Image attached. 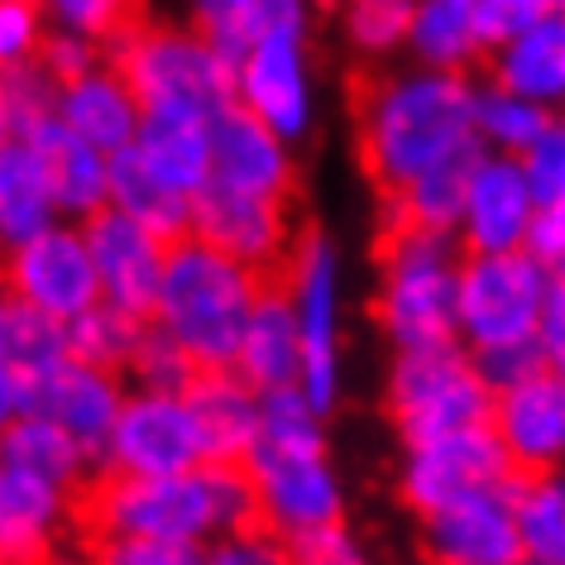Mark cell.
<instances>
[{
  "instance_id": "1",
  "label": "cell",
  "mask_w": 565,
  "mask_h": 565,
  "mask_svg": "<svg viewBox=\"0 0 565 565\" xmlns=\"http://www.w3.org/2000/svg\"><path fill=\"white\" fill-rule=\"evenodd\" d=\"M360 168L379 196L403 192L450 153L475 149V82L436 67H393L364 73L350 87Z\"/></svg>"
},
{
  "instance_id": "2",
  "label": "cell",
  "mask_w": 565,
  "mask_h": 565,
  "mask_svg": "<svg viewBox=\"0 0 565 565\" xmlns=\"http://www.w3.org/2000/svg\"><path fill=\"white\" fill-rule=\"evenodd\" d=\"M307 393H259V436H254L245 475L259 499V518L282 536H298L327 522H345V489L327 456V427Z\"/></svg>"
},
{
  "instance_id": "3",
  "label": "cell",
  "mask_w": 565,
  "mask_h": 565,
  "mask_svg": "<svg viewBox=\"0 0 565 565\" xmlns=\"http://www.w3.org/2000/svg\"><path fill=\"white\" fill-rule=\"evenodd\" d=\"M460 239L446 231L379 221V282H374V327L393 350H422L456 341V282H460Z\"/></svg>"
},
{
  "instance_id": "4",
  "label": "cell",
  "mask_w": 565,
  "mask_h": 565,
  "mask_svg": "<svg viewBox=\"0 0 565 565\" xmlns=\"http://www.w3.org/2000/svg\"><path fill=\"white\" fill-rule=\"evenodd\" d=\"M264 282L225 259L221 249L202 245L196 235L163 249L159 307L153 321L188 350L196 364H235L239 335L249 327V312L259 302Z\"/></svg>"
},
{
  "instance_id": "5",
  "label": "cell",
  "mask_w": 565,
  "mask_h": 565,
  "mask_svg": "<svg viewBox=\"0 0 565 565\" xmlns=\"http://www.w3.org/2000/svg\"><path fill=\"white\" fill-rule=\"evenodd\" d=\"M102 53V73H110L130 92L139 116L153 110H182L196 120H216L225 106H235V63L216 53L196 30H173V24H139L135 34H120Z\"/></svg>"
},
{
  "instance_id": "6",
  "label": "cell",
  "mask_w": 565,
  "mask_h": 565,
  "mask_svg": "<svg viewBox=\"0 0 565 565\" xmlns=\"http://www.w3.org/2000/svg\"><path fill=\"white\" fill-rule=\"evenodd\" d=\"M384 407L403 446L427 436L484 427L493 413V388L479 374V360L460 341L393 350L384 379Z\"/></svg>"
},
{
  "instance_id": "7",
  "label": "cell",
  "mask_w": 565,
  "mask_h": 565,
  "mask_svg": "<svg viewBox=\"0 0 565 565\" xmlns=\"http://www.w3.org/2000/svg\"><path fill=\"white\" fill-rule=\"evenodd\" d=\"M551 292H556L551 264H542L532 249L465 254L456 282V341L470 355L532 345Z\"/></svg>"
},
{
  "instance_id": "8",
  "label": "cell",
  "mask_w": 565,
  "mask_h": 565,
  "mask_svg": "<svg viewBox=\"0 0 565 565\" xmlns=\"http://www.w3.org/2000/svg\"><path fill=\"white\" fill-rule=\"evenodd\" d=\"M282 292L292 298L298 341H302L298 388L327 417L335 398H341V264H335V245L317 225H302L288 274H282Z\"/></svg>"
},
{
  "instance_id": "9",
  "label": "cell",
  "mask_w": 565,
  "mask_h": 565,
  "mask_svg": "<svg viewBox=\"0 0 565 565\" xmlns=\"http://www.w3.org/2000/svg\"><path fill=\"white\" fill-rule=\"evenodd\" d=\"M192 235L249 268L264 288H282L302 225L292 221V196H254L225 182H206L192 196Z\"/></svg>"
},
{
  "instance_id": "10",
  "label": "cell",
  "mask_w": 565,
  "mask_h": 565,
  "mask_svg": "<svg viewBox=\"0 0 565 565\" xmlns=\"http://www.w3.org/2000/svg\"><path fill=\"white\" fill-rule=\"evenodd\" d=\"M513 465H508L499 436L484 427H465V431H446V436H427V441L403 446V465H398V499L413 508L417 518L436 513L441 503L475 493L484 484H508Z\"/></svg>"
},
{
  "instance_id": "11",
  "label": "cell",
  "mask_w": 565,
  "mask_h": 565,
  "mask_svg": "<svg viewBox=\"0 0 565 565\" xmlns=\"http://www.w3.org/2000/svg\"><path fill=\"white\" fill-rule=\"evenodd\" d=\"M422 551L431 565H522L513 479L484 484L422 518Z\"/></svg>"
},
{
  "instance_id": "12",
  "label": "cell",
  "mask_w": 565,
  "mask_h": 565,
  "mask_svg": "<svg viewBox=\"0 0 565 565\" xmlns=\"http://www.w3.org/2000/svg\"><path fill=\"white\" fill-rule=\"evenodd\" d=\"M489 427L499 436L513 475L565 470V379L546 364L493 393Z\"/></svg>"
},
{
  "instance_id": "13",
  "label": "cell",
  "mask_w": 565,
  "mask_h": 565,
  "mask_svg": "<svg viewBox=\"0 0 565 565\" xmlns=\"http://www.w3.org/2000/svg\"><path fill=\"white\" fill-rule=\"evenodd\" d=\"M87 254L96 264L102 302L120 307L130 317H153L159 307V278H163V245L145 225L130 221L120 206H96L87 216Z\"/></svg>"
},
{
  "instance_id": "14",
  "label": "cell",
  "mask_w": 565,
  "mask_h": 565,
  "mask_svg": "<svg viewBox=\"0 0 565 565\" xmlns=\"http://www.w3.org/2000/svg\"><path fill=\"white\" fill-rule=\"evenodd\" d=\"M536 216V192L518 159L508 153H479L465 206L456 221V239L465 254H508L527 249Z\"/></svg>"
},
{
  "instance_id": "15",
  "label": "cell",
  "mask_w": 565,
  "mask_h": 565,
  "mask_svg": "<svg viewBox=\"0 0 565 565\" xmlns=\"http://www.w3.org/2000/svg\"><path fill=\"white\" fill-rule=\"evenodd\" d=\"M235 96L268 130L298 139L312 125V77H307V34H264L235 67Z\"/></svg>"
},
{
  "instance_id": "16",
  "label": "cell",
  "mask_w": 565,
  "mask_h": 565,
  "mask_svg": "<svg viewBox=\"0 0 565 565\" xmlns=\"http://www.w3.org/2000/svg\"><path fill=\"white\" fill-rule=\"evenodd\" d=\"M10 292L34 302L39 312L73 321L87 307L102 302V282H96V264L87 254V239L73 231H39L34 239L10 254L6 268Z\"/></svg>"
},
{
  "instance_id": "17",
  "label": "cell",
  "mask_w": 565,
  "mask_h": 565,
  "mask_svg": "<svg viewBox=\"0 0 565 565\" xmlns=\"http://www.w3.org/2000/svg\"><path fill=\"white\" fill-rule=\"evenodd\" d=\"M120 403H125L120 379H110L102 370H87V364H77V360H67L63 370L39 379L34 388L15 393L20 413H39V417L63 422L92 465L110 460V436H116Z\"/></svg>"
},
{
  "instance_id": "18",
  "label": "cell",
  "mask_w": 565,
  "mask_h": 565,
  "mask_svg": "<svg viewBox=\"0 0 565 565\" xmlns=\"http://www.w3.org/2000/svg\"><path fill=\"white\" fill-rule=\"evenodd\" d=\"M211 135V182L254 196H298V168H292L288 139L254 116L249 106H225L206 125Z\"/></svg>"
},
{
  "instance_id": "19",
  "label": "cell",
  "mask_w": 565,
  "mask_h": 565,
  "mask_svg": "<svg viewBox=\"0 0 565 565\" xmlns=\"http://www.w3.org/2000/svg\"><path fill=\"white\" fill-rule=\"evenodd\" d=\"M110 460L135 475H188L202 465V436L182 398L168 393H139L120 403Z\"/></svg>"
},
{
  "instance_id": "20",
  "label": "cell",
  "mask_w": 565,
  "mask_h": 565,
  "mask_svg": "<svg viewBox=\"0 0 565 565\" xmlns=\"http://www.w3.org/2000/svg\"><path fill=\"white\" fill-rule=\"evenodd\" d=\"M178 398L202 436V465H245L259 436V393L235 374V364H196Z\"/></svg>"
},
{
  "instance_id": "21",
  "label": "cell",
  "mask_w": 565,
  "mask_h": 565,
  "mask_svg": "<svg viewBox=\"0 0 565 565\" xmlns=\"http://www.w3.org/2000/svg\"><path fill=\"white\" fill-rule=\"evenodd\" d=\"M484 67L493 87L536 102L542 110H565V10L493 44Z\"/></svg>"
},
{
  "instance_id": "22",
  "label": "cell",
  "mask_w": 565,
  "mask_h": 565,
  "mask_svg": "<svg viewBox=\"0 0 565 565\" xmlns=\"http://www.w3.org/2000/svg\"><path fill=\"white\" fill-rule=\"evenodd\" d=\"M484 0H417L413 30H407V58L436 73L470 77L489 58Z\"/></svg>"
},
{
  "instance_id": "23",
  "label": "cell",
  "mask_w": 565,
  "mask_h": 565,
  "mask_svg": "<svg viewBox=\"0 0 565 565\" xmlns=\"http://www.w3.org/2000/svg\"><path fill=\"white\" fill-rule=\"evenodd\" d=\"M235 374L254 393L292 388L302 379V341H298V317L292 298L282 288H264L249 312V327L235 350Z\"/></svg>"
},
{
  "instance_id": "24",
  "label": "cell",
  "mask_w": 565,
  "mask_h": 565,
  "mask_svg": "<svg viewBox=\"0 0 565 565\" xmlns=\"http://www.w3.org/2000/svg\"><path fill=\"white\" fill-rule=\"evenodd\" d=\"M106 182H110V196H116V206L130 221L145 225V231L159 239L163 249L192 235V196H182V192L168 188V182L145 163L139 145H125V149L110 153Z\"/></svg>"
},
{
  "instance_id": "25",
  "label": "cell",
  "mask_w": 565,
  "mask_h": 565,
  "mask_svg": "<svg viewBox=\"0 0 565 565\" xmlns=\"http://www.w3.org/2000/svg\"><path fill=\"white\" fill-rule=\"evenodd\" d=\"M39 163L49 173V188H53V206L73 211V216H92L96 206L106 202L110 182H106V168H102V149H92L77 130H67L63 120H49L24 139Z\"/></svg>"
},
{
  "instance_id": "26",
  "label": "cell",
  "mask_w": 565,
  "mask_h": 565,
  "mask_svg": "<svg viewBox=\"0 0 565 565\" xmlns=\"http://www.w3.org/2000/svg\"><path fill=\"white\" fill-rule=\"evenodd\" d=\"M139 153L182 196H196L211 182V135L206 120L196 116H182V110L139 116Z\"/></svg>"
},
{
  "instance_id": "27",
  "label": "cell",
  "mask_w": 565,
  "mask_h": 565,
  "mask_svg": "<svg viewBox=\"0 0 565 565\" xmlns=\"http://www.w3.org/2000/svg\"><path fill=\"white\" fill-rule=\"evenodd\" d=\"M0 360H6L15 393L34 388L39 379H49L53 370H63V364L73 360V350H67V327L58 317L39 312L34 302H24L10 292L6 312H0Z\"/></svg>"
},
{
  "instance_id": "28",
  "label": "cell",
  "mask_w": 565,
  "mask_h": 565,
  "mask_svg": "<svg viewBox=\"0 0 565 565\" xmlns=\"http://www.w3.org/2000/svg\"><path fill=\"white\" fill-rule=\"evenodd\" d=\"M479 153H484L479 145L465 149V153H450L446 163L427 168V173L413 178L403 192L379 196L384 221L388 225H417V231L456 235V221H460V206H465V188H470V173H475Z\"/></svg>"
},
{
  "instance_id": "29",
  "label": "cell",
  "mask_w": 565,
  "mask_h": 565,
  "mask_svg": "<svg viewBox=\"0 0 565 565\" xmlns=\"http://www.w3.org/2000/svg\"><path fill=\"white\" fill-rule=\"evenodd\" d=\"M53 188L30 145H6L0 149V245L20 249L24 239L49 231Z\"/></svg>"
},
{
  "instance_id": "30",
  "label": "cell",
  "mask_w": 565,
  "mask_h": 565,
  "mask_svg": "<svg viewBox=\"0 0 565 565\" xmlns=\"http://www.w3.org/2000/svg\"><path fill=\"white\" fill-rule=\"evenodd\" d=\"M58 110H63L67 130H77L92 149H102V153L125 149L135 139V125H139L135 120L139 106L130 102V92H125L110 73H92L87 82L67 87Z\"/></svg>"
},
{
  "instance_id": "31",
  "label": "cell",
  "mask_w": 565,
  "mask_h": 565,
  "mask_svg": "<svg viewBox=\"0 0 565 565\" xmlns=\"http://www.w3.org/2000/svg\"><path fill=\"white\" fill-rule=\"evenodd\" d=\"M513 508L522 532V565H565V470L518 475Z\"/></svg>"
},
{
  "instance_id": "32",
  "label": "cell",
  "mask_w": 565,
  "mask_h": 565,
  "mask_svg": "<svg viewBox=\"0 0 565 565\" xmlns=\"http://www.w3.org/2000/svg\"><path fill=\"white\" fill-rule=\"evenodd\" d=\"M82 446L73 441V431L53 417L39 413H20V422L0 427V465H20V470H34L53 479V484H73L82 475Z\"/></svg>"
},
{
  "instance_id": "33",
  "label": "cell",
  "mask_w": 565,
  "mask_h": 565,
  "mask_svg": "<svg viewBox=\"0 0 565 565\" xmlns=\"http://www.w3.org/2000/svg\"><path fill=\"white\" fill-rule=\"evenodd\" d=\"M139 331H145V317H130L110 302H96L82 317L67 321V350H73V360L87 364V370L125 379L130 374V355H135Z\"/></svg>"
},
{
  "instance_id": "34",
  "label": "cell",
  "mask_w": 565,
  "mask_h": 565,
  "mask_svg": "<svg viewBox=\"0 0 565 565\" xmlns=\"http://www.w3.org/2000/svg\"><path fill=\"white\" fill-rule=\"evenodd\" d=\"M546 120H551V110H542L536 102H522V96L493 87V82L475 87V139L484 153L518 159V153L542 135Z\"/></svg>"
},
{
  "instance_id": "35",
  "label": "cell",
  "mask_w": 565,
  "mask_h": 565,
  "mask_svg": "<svg viewBox=\"0 0 565 565\" xmlns=\"http://www.w3.org/2000/svg\"><path fill=\"white\" fill-rule=\"evenodd\" d=\"M417 0H345V39L360 58H393L407 49Z\"/></svg>"
},
{
  "instance_id": "36",
  "label": "cell",
  "mask_w": 565,
  "mask_h": 565,
  "mask_svg": "<svg viewBox=\"0 0 565 565\" xmlns=\"http://www.w3.org/2000/svg\"><path fill=\"white\" fill-rule=\"evenodd\" d=\"M67 30H77L82 39H92L96 49L110 44L120 34H135L139 24H149V6L145 0H44Z\"/></svg>"
},
{
  "instance_id": "37",
  "label": "cell",
  "mask_w": 565,
  "mask_h": 565,
  "mask_svg": "<svg viewBox=\"0 0 565 565\" xmlns=\"http://www.w3.org/2000/svg\"><path fill=\"white\" fill-rule=\"evenodd\" d=\"M202 565H298V561H292L288 536L278 527H268L264 518H254L245 527L211 536L202 546Z\"/></svg>"
},
{
  "instance_id": "38",
  "label": "cell",
  "mask_w": 565,
  "mask_h": 565,
  "mask_svg": "<svg viewBox=\"0 0 565 565\" xmlns=\"http://www.w3.org/2000/svg\"><path fill=\"white\" fill-rule=\"evenodd\" d=\"M77 556H87V565H202V542H178V536H106V542L77 551Z\"/></svg>"
},
{
  "instance_id": "39",
  "label": "cell",
  "mask_w": 565,
  "mask_h": 565,
  "mask_svg": "<svg viewBox=\"0 0 565 565\" xmlns=\"http://www.w3.org/2000/svg\"><path fill=\"white\" fill-rule=\"evenodd\" d=\"M192 30L239 67L254 44V0H192Z\"/></svg>"
},
{
  "instance_id": "40",
  "label": "cell",
  "mask_w": 565,
  "mask_h": 565,
  "mask_svg": "<svg viewBox=\"0 0 565 565\" xmlns=\"http://www.w3.org/2000/svg\"><path fill=\"white\" fill-rule=\"evenodd\" d=\"M522 173H527L536 202L556 196L565 188V110H551V120L542 125V135L518 153Z\"/></svg>"
},
{
  "instance_id": "41",
  "label": "cell",
  "mask_w": 565,
  "mask_h": 565,
  "mask_svg": "<svg viewBox=\"0 0 565 565\" xmlns=\"http://www.w3.org/2000/svg\"><path fill=\"white\" fill-rule=\"evenodd\" d=\"M30 58L44 67V73L58 82V87H77L92 73H102V53H96L92 39H73V34H39V44Z\"/></svg>"
},
{
  "instance_id": "42",
  "label": "cell",
  "mask_w": 565,
  "mask_h": 565,
  "mask_svg": "<svg viewBox=\"0 0 565 565\" xmlns=\"http://www.w3.org/2000/svg\"><path fill=\"white\" fill-rule=\"evenodd\" d=\"M39 44V6L34 0H0V73L24 63Z\"/></svg>"
},
{
  "instance_id": "43",
  "label": "cell",
  "mask_w": 565,
  "mask_h": 565,
  "mask_svg": "<svg viewBox=\"0 0 565 565\" xmlns=\"http://www.w3.org/2000/svg\"><path fill=\"white\" fill-rule=\"evenodd\" d=\"M565 10V0H484V24H489V44H503L508 34L527 30V24Z\"/></svg>"
},
{
  "instance_id": "44",
  "label": "cell",
  "mask_w": 565,
  "mask_h": 565,
  "mask_svg": "<svg viewBox=\"0 0 565 565\" xmlns=\"http://www.w3.org/2000/svg\"><path fill=\"white\" fill-rule=\"evenodd\" d=\"M527 249H532L542 264H556L561 254H565V188H561L556 196H546V202H536Z\"/></svg>"
},
{
  "instance_id": "45",
  "label": "cell",
  "mask_w": 565,
  "mask_h": 565,
  "mask_svg": "<svg viewBox=\"0 0 565 565\" xmlns=\"http://www.w3.org/2000/svg\"><path fill=\"white\" fill-rule=\"evenodd\" d=\"M475 360H479V374L489 379L493 393L508 388V384H518V379H527L532 370H542L536 345H503V350H489V355H475Z\"/></svg>"
},
{
  "instance_id": "46",
  "label": "cell",
  "mask_w": 565,
  "mask_h": 565,
  "mask_svg": "<svg viewBox=\"0 0 565 565\" xmlns=\"http://www.w3.org/2000/svg\"><path fill=\"white\" fill-rule=\"evenodd\" d=\"M536 355L551 374L565 379V292H551L546 312H542V327H536Z\"/></svg>"
},
{
  "instance_id": "47",
  "label": "cell",
  "mask_w": 565,
  "mask_h": 565,
  "mask_svg": "<svg viewBox=\"0 0 565 565\" xmlns=\"http://www.w3.org/2000/svg\"><path fill=\"white\" fill-rule=\"evenodd\" d=\"M10 407H15V384H10V370H6V360H0V427H6Z\"/></svg>"
},
{
  "instance_id": "48",
  "label": "cell",
  "mask_w": 565,
  "mask_h": 565,
  "mask_svg": "<svg viewBox=\"0 0 565 565\" xmlns=\"http://www.w3.org/2000/svg\"><path fill=\"white\" fill-rule=\"evenodd\" d=\"M551 282H556V292H565V254L551 264Z\"/></svg>"
},
{
  "instance_id": "49",
  "label": "cell",
  "mask_w": 565,
  "mask_h": 565,
  "mask_svg": "<svg viewBox=\"0 0 565 565\" xmlns=\"http://www.w3.org/2000/svg\"><path fill=\"white\" fill-rule=\"evenodd\" d=\"M10 145V110H6V102H0V149Z\"/></svg>"
}]
</instances>
